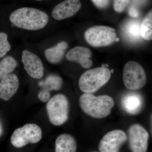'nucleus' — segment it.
Instances as JSON below:
<instances>
[{
    "instance_id": "1",
    "label": "nucleus",
    "mask_w": 152,
    "mask_h": 152,
    "mask_svg": "<svg viewBox=\"0 0 152 152\" xmlns=\"http://www.w3.org/2000/svg\"><path fill=\"white\" fill-rule=\"evenodd\" d=\"M49 16L45 12L32 8L18 9L11 14L10 20L17 27L29 31L42 29L47 26Z\"/></svg>"
},
{
    "instance_id": "2",
    "label": "nucleus",
    "mask_w": 152,
    "mask_h": 152,
    "mask_svg": "<svg viewBox=\"0 0 152 152\" xmlns=\"http://www.w3.org/2000/svg\"><path fill=\"white\" fill-rule=\"evenodd\" d=\"M80 106L85 113L95 118H103L110 115L115 102L108 95L96 96L91 94H82L79 99Z\"/></svg>"
},
{
    "instance_id": "3",
    "label": "nucleus",
    "mask_w": 152,
    "mask_h": 152,
    "mask_svg": "<svg viewBox=\"0 0 152 152\" xmlns=\"http://www.w3.org/2000/svg\"><path fill=\"white\" fill-rule=\"evenodd\" d=\"M111 71L106 67H100L86 71L79 79L80 90L86 94L96 92L109 81Z\"/></svg>"
},
{
    "instance_id": "4",
    "label": "nucleus",
    "mask_w": 152,
    "mask_h": 152,
    "mask_svg": "<svg viewBox=\"0 0 152 152\" xmlns=\"http://www.w3.org/2000/svg\"><path fill=\"white\" fill-rule=\"evenodd\" d=\"M46 110L50 122L54 126H61L69 119V100L63 94L55 95L48 101Z\"/></svg>"
},
{
    "instance_id": "5",
    "label": "nucleus",
    "mask_w": 152,
    "mask_h": 152,
    "mask_svg": "<svg viewBox=\"0 0 152 152\" xmlns=\"http://www.w3.org/2000/svg\"><path fill=\"white\" fill-rule=\"evenodd\" d=\"M85 37L88 43L94 47L107 46L119 41L115 30L106 26H95L89 28L85 32Z\"/></svg>"
},
{
    "instance_id": "6",
    "label": "nucleus",
    "mask_w": 152,
    "mask_h": 152,
    "mask_svg": "<svg viewBox=\"0 0 152 152\" xmlns=\"http://www.w3.org/2000/svg\"><path fill=\"white\" fill-rule=\"evenodd\" d=\"M42 133L41 128L35 124H27L15 130L10 138L14 147L20 148L29 144H36L42 140Z\"/></svg>"
},
{
    "instance_id": "7",
    "label": "nucleus",
    "mask_w": 152,
    "mask_h": 152,
    "mask_svg": "<svg viewBox=\"0 0 152 152\" xmlns=\"http://www.w3.org/2000/svg\"><path fill=\"white\" fill-rule=\"evenodd\" d=\"M123 81L128 89L133 91L140 89L146 83V75L140 64L130 61L126 63L124 67Z\"/></svg>"
},
{
    "instance_id": "8",
    "label": "nucleus",
    "mask_w": 152,
    "mask_h": 152,
    "mask_svg": "<svg viewBox=\"0 0 152 152\" xmlns=\"http://www.w3.org/2000/svg\"><path fill=\"white\" fill-rule=\"evenodd\" d=\"M129 145L132 152H147L149 134L141 125L134 124L128 130Z\"/></svg>"
},
{
    "instance_id": "9",
    "label": "nucleus",
    "mask_w": 152,
    "mask_h": 152,
    "mask_svg": "<svg viewBox=\"0 0 152 152\" xmlns=\"http://www.w3.org/2000/svg\"><path fill=\"white\" fill-rule=\"evenodd\" d=\"M127 136L121 130L109 132L103 137L99 144L101 152H119L121 146L126 141Z\"/></svg>"
},
{
    "instance_id": "10",
    "label": "nucleus",
    "mask_w": 152,
    "mask_h": 152,
    "mask_svg": "<svg viewBox=\"0 0 152 152\" xmlns=\"http://www.w3.org/2000/svg\"><path fill=\"white\" fill-rule=\"evenodd\" d=\"M22 62L28 75L34 79H39L44 75V67L40 58L35 54L24 50L22 53Z\"/></svg>"
},
{
    "instance_id": "11",
    "label": "nucleus",
    "mask_w": 152,
    "mask_h": 152,
    "mask_svg": "<svg viewBox=\"0 0 152 152\" xmlns=\"http://www.w3.org/2000/svg\"><path fill=\"white\" fill-rule=\"evenodd\" d=\"M81 6L80 0H65L55 7L52 17L57 20L71 18L80 10Z\"/></svg>"
},
{
    "instance_id": "12",
    "label": "nucleus",
    "mask_w": 152,
    "mask_h": 152,
    "mask_svg": "<svg viewBox=\"0 0 152 152\" xmlns=\"http://www.w3.org/2000/svg\"><path fill=\"white\" fill-rule=\"evenodd\" d=\"M19 87V80L16 75L10 74L0 82V99L7 101L16 94Z\"/></svg>"
},
{
    "instance_id": "13",
    "label": "nucleus",
    "mask_w": 152,
    "mask_h": 152,
    "mask_svg": "<svg viewBox=\"0 0 152 152\" xmlns=\"http://www.w3.org/2000/svg\"><path fill=\"white\" fill-rule=\"evenodd\" d=\"M121 105L125 111L132 115H136L141 111L144 105V99L140 94L127 93L123 96Z\"/></svg>"
},
{
    "instance_id": "14",
    "label": "nucleus",
    "mask_w": 152,
    "mask_h": 152,
    "mask_svg": "<svg viewBox=\"0 0 152 152\" xmlns=\"http://www.w3.org/2000/svg\"><path fill=\"white\" fill-rule=\"evenodd\" d=\"M63 85L61 77L56 75H50L39 85L42 89L38 94V98L43 102H48L50 97V92L61 89Z\"/></svg>"
},
{
    "instance_id": "15",
    "label": "nucleus",
    "mask_w": 152,
    "mask_h": 152,
    "mask_svg": "<svg viewBox=\"0 0 152 152\" xmlns=\"http://www.w3.org/2000/svg\"><path fill=\"white\" fill-rule=\"evenodd\" d=\"M91 56V52L88 48L77 46L71 49L67 53L66 58L68 61L78 63L83 68L88 69L92 65L90 59Z\"/></svg>"
},
{
    "instance_id": "16",
    "label": "nucleus",
    "mask_w": 152,
    "mask_h": 152,
    "mask_svg": "<svg viewBox=\"0 0 152 152\" xmlns=\"http://www.w3.org/2000/svg\"><path fill=\"white\" fill-rule=\"evenodd\" d=\"M77 142L73 136L63 134L58 136L55 142V152H76Z\"/></svg>"
},
{
    "instance_id": "17",
    "label": "nucleus",
    "mask_w": 152,
    "mask_h": 152,
    "mask_svg": "<svg viewBox=\"0 0 152 152\" xmlns=\"http://www.w3.org/2000/svg\"><path fill=\"white\" fill-rule=\"evenodd\" d=\"M68 47V44L64 41H62L55 46L47 49L45 52L47 60L53 64L59 63L62 59Z\"/></svg>"
},
{
    "instance_id": "18",
    "label": "nucleus",
    "mask_w": 152,
    "mask_h": 152,
    "mask_svg": "<svg viewBox=\"0 0 152 152\" xmlns=\"http://www.w3.org/2000/svg\"><path fill=\"white\" fill-rule=\"evenodd\" d=\"M140 25L139 21L133 20L125 24L123 27V34L128 40L135 43L141 40Z\"/></svg>"
},
{
    "instance_id": "19",
    "label": "nucleus",
    "mask_w": 152,
    "mask_h": 152,
    "mask_svg": "<svg viewBox=\"0 0 152 152\" xmlns=\"http://www.w3.org/2000/svg\"><path fill=\"white\" fill-rule=\"evenodd\" d=\"M16 61L12 57L8 56L0 61V80L12 73L16 68Z\"/></svg>"
},
{
    "instance_id": "20",
    "label": "nucleus",
    "mask_w": 152,
    "mask_h": 152,
    "mask_svg": "<svg viewBox=\"0 0 152 152\" xmlns=\"http://www.w3.org/2000/svg\"><path fill=\"white\" fill-rule=\"evenodd\" d=\"M152 12H149L140 25V34L146 40H151L152 38Z\"/></svg>"
},
{
    "instance_id": "21",
    "label": "nucleus",
    "mask_w": 152,
    "mask_h": 152,
    "mask_svg": "<svg viewBox=\"0 0 152 152\" xmlns=\"http://www.w3.org/2000/svg\"><path fill=\"white\" fill-rule=\"evenodd\" d=\"M11 48L7 35L5 33H0V58L4 56L10 51Z\"/></svg>"
},
{
    "instance_id": "22",
    "label": "nucleus",
    "mask_w": 152,
    "mask_h": 152,
    "mask_svg": "<svg viewBox=\"0 0 152 152\" xmlns=\"http://www.w3.org/2000/svg\"><path fill=\"white\" fill-rule=\"evenodd\" d=\"M130 0H114V9L118 12H122L127 6L129 4Z\"/></svg>"
},
{
    "instance_id": "23",
    "label": "nucleus",
    "mask_w": 152,
    "mask_h": 152,
    "mask_svg": "<svg viewBox=\"0 0 152 152\" xmlns=\"http://www.w3.org/2000/svg\"><path fill=\"white\" fill-rule=\"evenodd\" d=\"M96 7L100 9L105 8L110 4V0H92Z\"/></svg>"
},
{
    "instance_id": "24",
    "label": "nucleus",
    "mask_w": 152,
    "mask_h": 152,
    "mask_svg": "<svg viewBox=\"0 0 152 152\" xmlns=\"http://www.w3.org/2000/svg\"><path fill=\"white\" fill-rule=\"evenodd\" d=\"M129 13L130 16L133 18H137L140 15L138 10L132 6L129 9Z\"/></svg>"
},
{
    "instance_id": "25",
    "label": "nucleus",
    "mask_w": 152,
    "mask_h": 152,
    "mask_svg": "<svg viewBox=\"0 0 152 152\" xmlns=\"http://www.w3.org/2000/svg\"><path fill=\"white\" fill-rule=\"evenodd\" d=\"M3 132V129L2 126L1 124V122H0V137L1 136Z\"/></svg>"
},
{
    "instance_id": "26",
    "label": "nucleus",
    "mask_w": 152,
    "mask_h": 152,
    "mask_svg": "<svg viewBox=\"0 0 152 152\" xmlns=\"http://www.w3.org/2000/svg\"><path fill=\"white\" fill-rule=\"evenodd\" d=\"M37 1H44V0H36Z\"/></svg>"
},
{
    "instance_id": "27",
    "label": "nucleus",
    "mask_w": 152,
    "mask_h": 152,
    "mask_svg": "<svg viewBox=\"0 0 152 152\" xmlns=\"http://www.w3.org/2000/svg\"></svg>"
}]
</instances>
